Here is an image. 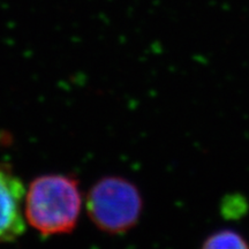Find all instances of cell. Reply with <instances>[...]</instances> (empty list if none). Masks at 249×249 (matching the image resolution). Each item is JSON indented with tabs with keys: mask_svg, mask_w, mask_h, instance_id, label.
<instances>
[{
	"mask_svg": "<svg viewBox=\"0 0 249 249\" xmlns=\"http://www.w3.org/2000/svg\"><path fill=\"white\" fill-rule=\"evenodd\" d=\"M201 249H249V244L240 233L220 230L208 236Z\"/></svg>",
	"mask_w": 249,
	"mask_h": 249,
	"instance_id": "4",
	"label": "cell"
},
{
	"mask_svg": "<svg viewBox=\"0 0 249 249\" xmlns=\"http://www.w3.org/2000/svg\"><path fill=\"white\" fill-rule=\"evenodd\" d=\"M82 204V192L75 177L44 174L34 179L26 189L24 217L39 234H67L79 223Z\"/></svg>",
	"mask_w": 249,
	"mask_h": 249,
	"instance_id": "1",
	"label": "cell"
},
{
	"mask_svg": "<svg viewBox=\"0 0 249 249\" xmlns=\"http://www.w3.org/2000/svg\"><path fill=\"white\" fill-rule=\"evenodd\" d=\"M26 188L8 165L0 164V245L9 244L26 231Z\"/></svg>",
	"mask_w": 249,
	"mask_h": 249,
	"instance_id": "3",
	"label": "cell"
},
{
	"mask_svg": "<svg viewBox=\"0 0 249 249\" xmlns=\"http://www.w3.org/2000/svg\"><path fill=\"white\" fill-rule=\"evenodd\" d=\"M86 209L90 220L103 232L123 234L138 224L142 195L134 183L121 177H104L88 192Z\"/></svg>",
	"mask_w": 249,
	"mask_h": 249,
	"instance_id": "2",
	"label": "cell"
}]
</instances>
